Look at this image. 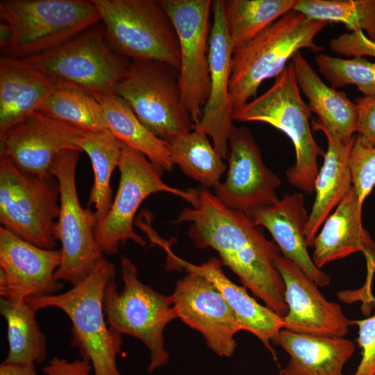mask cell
Masks as SVG:
<instances>
[{"label":"cell","mask_w":375,"mask_h":375,"mask_svg":"<svg viewBox=\"0 0 375 375\" xmlns=\"http://www.w3.org/2000/svg\"><path fill=\"white\" fill-rule=\"evenodd\" d=\"M115 276V265L103 258L85 279L69 290L26 299L37 312L53 307L68 317L72 323L70 344L78 349L81 358L90 362L93 375H122L117 357L122 336L110 329L103 308L106 286Z\"/></svg>","instance_id":"obj_2"},{"label":"cell","mask_w":375,"mask_h":375,"mask_svg":"<svg viewBox=\"0 0 375 375\" xmlns=\"http://www.w3.org/2000/svg\"><path fill=\"white\" fill-rule=\"evenodd\" d=\"M334 53L346 57L375 58V42L362 31L345 33L329 42Z\"/></svg>","instance_id":"obj_37"},{"label":"cell","mask_w":375,"mask_h":375,"mask_svg":"<svg viewBox=\"0 0 375 375\" xmlns=\"http://www.w3.org/2000/svg\"><path fill=\"white\" fill-rule=\"evenodd\" d=\"M247 215L256 226L265 228L281 254L297 265L318 286L330 284L331 277L315 265L308 251L305 231L309 214L302 194H285L276 203Z\"/></svg>","instance_id":"obj_21"},{"label":"cell","mask_w":375,"mask_h":375,"mask_svg":"<svg viewBox=\"0 0 375 375\" xmlns=\"http://www.w3.org/2000/svg\"><path fill=\"white\" fill-rule=\"evenodd\" d=\"M118 189L106 217L97 224L95 238L105 255H114L130 240L144 247L146 240L134 229L137 210L151 194L165 192L183 199L191 206L197 201L196 189L181 190L166 184L163 172L143 154L124 145L118 165Z\"/></svg>","instance_id":"obj_11"},{"label":"cell","mask_w":375,"mask_h":375,"mask_svg":"<svg viewBox=\"0 0 375 375\" xmlns=\"http://www.w3.org/2000/svg\"><path fill=\"white\" fill-rule=\"evenodd\" d=\"M294 68L290 60L275 77L272 85L232 113L233 121L268 124L284 133L295 151V163L286 171L288 182L301 191L315 192L319 157L325 151L315 140L310 112L301 95Z\"/></svg>","instance_id":"obj_4"},{"label":"cell","mask_w":375,"mask_h":375,"mask_svg":"<svg viewBox=\"0 0 375 375\" xmlns=\"http://www.w3.org/2000/svg\"><path fill=\"white\" fill-rule=\"evenodd\" d=\"M329 24L293 10L253 40L235 49L229 85L232 112L256 98L262 82L277 76L301 49L322 51L324 47L315 42V38Z\"/></svg>","instance_id":"obj_3"},{"label":"cell","mask_w":375,"mask_h":375,"mask_svg":"<svg viewBox=\"0 0 375 375\" xmlns=\"http://www.w3.org/2000/svg\"><path fill=\"white\" fill-rule=\"evenodd\" d=\"M94 98L101 106L106 128L121 143L143 154L162 172L172 169L166 142L144 126L122 98L115 93Z\"/></svg>","instance_id":"obj_27"},{"label":"cell","mask_w":375,"mask_h":375,"mask_svg":"<svg viewBox=\"0 0 375 375\" xmlns=\"http://www.w3.org/2000/svg\"><path fill=\"white\" fill-rule=\"evenodd\" d=\"M311 127L325 135L327 151L315 181V198L305 231L308 247H313L324 222L352 188L349 155L354 140L353 137L349 142H344L316 120L311 121Z\"/></svg>","instance_id":"obj_24"},{"label":"cell","mask_w":375,"mask_h":375,"mask_svg":"<svg viewBox=\"0 0 375 375\" xmlns=\"http://www.w3.org/2000/svg\"><path fill=\"white\" fill-rule=\"evenodd\" d=\"M275 265L285 284V329L319 336L348 334L353 320L345 317L340 305L325 299L319 286L289 259L280 255Z\"/></svg>","instance_id":"obj_18"},{"label":"cell","mask_w":375,"mask_h":375,"mask_svg":"<svg viewBox=\"0 0 375 375\" xmlns=\"http://www.w3.org/2000/svg\"><path fill=\"white\" fill-rule=\"evenodd\" d=\"M92 1L117 53L132 61L163 62L179 72L178 37L160 0Z\"/></svg>","instance_id":"obj_7"},{"label":"cell","mask_w":375,"mask_h":375,"mask_svg":"<svg viewBox=\"0 0 375 375\" xmlns=\"http://www.w3.org/2000/svg\"><path fill=\"white\" fill-rule=\"evenodd\" d=\"M208 138L194 129L165 141L174 165L207 189L215 188L227 169Z\"/></svg>","instance_id":"obj_30"},{"label":"cell","mask_w":375,"mask_h":375,"mask_svg":"<svg viewBox=\"0 0 375 375\" xmlns=\"http://www.w3.org/2000/svg\"><path fill=\"white\" fill-rule=\"evenodd\" d=\"M23 58L0 56V135L38 112L58 87Z\"/></svg>","instance_id":"obj_22"},{"label":"cell","mask_w":375,"mask_h":375,"mask_svg":"<svg viewBox=\"0 0 375 375\" xmlns=\"http://www.w3.org/2000/svg\"><path fill=\"white\" fill-rule=\"evenodd\" d=\"M313 247L312 260L320 269L358 251L363 253L367 262H375V242L362 226V207L353 186L324 222Z\"/></svg>","instance_id":"obj_23"},{"label":"cell","mask_w":375,"mask_h":375,"mask_svg":"<svg viewBox=\"0 0 375 375\" xmlns=\"http://www.w3.org/2000/svg\"><path fill=\"white\" fill-rule=\"evenodd\" d=\"M0 375H38L35 365L6 363L0 365Z\"/></svg>","instance_id":"obj_40"},{"label":"cell","mask_w":375,"mask_h":375,"mask_svg":"<svg viewBox=\"0 0 375 375\" xmlns=\"http://www.w3.org/2000/svg\"><path fill=\"white\" fill-rule=\"evenodd\" d=\"M197 201L184 208L175 223L190 224L188 235L199 249L217 252L228 267L265 306L282 317L288 308L285 284L275 265L281 254L276 243L245 213L227 208L207 188L196 189Z\"/></svg>","instance_id":"obj_1"},{"label":"cell","mask_w":375,"mask_h":375,"mask_svg":"<svg viewBox=\"0 0 375 375\" xmlns=\"http://www.w3.org/2000/svg\"><path fill=\"white\" fill-rule=\"evenodd\" d=\"M96 25L49 51L23 59L58 85L76 88L94 97L114 93L132 61L117 53L103 26Z\"/></svg>","instance_id":"obj_8"},{"label":"cell","mask_w":375,"mask_h":375,"mask_svg":"<svg viewBox=\"0 0 375 375\" xmlns=\"http://www.w3.org/2000/svg\"><path fill=\"white\" fill-rule=\"evenodd\" d=\"M0 19L12 31L1 55L26 58L65 42L101 17L92 0H1Z\"/></svg>","instance_id":"obj_6"},{"label":"cell","mask_w":375,"mask_h":375,"mask_svg":"<svg viewBox=\"0 0 375 375\" xmlns=\"http://www.w3.org/2000/svg\"><path fill=\"white\" fill-rule=\"evenodd\" d=\"M35 311L26 301L1 298L0 313L7 324L8 351L4 362L35 365L47 355V342L36 319Z\"/></svg>","instance_id":"obj_28"},{"label":"cell","mask_w":375,"mask_h":375,"mask_svg":"<svg viewBox=\"0 0 375 375\" xmlns=\"http://www.w3.org/2000/svg\"><path fill=\"white\" fill-rule=\"evenodd\" d=\"M160 2L172 20L178 37L181 99L196 126L201 117L210 90L208 46L212 1L160 0Z\"/></svg>","instance_id":"obj_13"},{"label":"cell","mask_w":375,"mask_h":375,"mask_svg":"<svg viewBox=\"0 0 375 375\" xmlns=\"http://www.w3.org/2000/svg\"><path fill=\"white\" fill-rule=\"evenodd\" d=\"M297 0H224L228 34L235 49L247 43L286 13Z\"/></svg>","instance_id":"obj_31"},{"label":"cell","mask_w":375,"mask_h":375,"mask_svg":"<svg viewBox=\"0 0 375 375\" xmlns=\"http://www.w3.org/2000/svg\"><path fill=\"white\" fill-rule=\"evenodd\" d=\"M114 93L128 103L144 126L165 141L194 130L181 101L178 72L165 63L132 61Z\"/></svg>","instance_id":"obj_12"},{"label":"cell","mask_w":375,"mask_h":375,"mask_svg":"<svg viewBox=\"0 0 375 375\" xmlns=\"http://www.w3.org/2000/svg\"><path fill=\"white\" fill-rule=\"evenodd\" d=\"M85 133L37 112L0 135V153L24 173L54 177L58 156L67 149L82 151L76 143Z\"/></svg>","instance_id":"obj_16"},{"label":"cell","mask_w":375,"mask_h":375,"mask_svg":"<svg viewBox=\"0 0 375 375\" xmlns=\"http://www.w3.org/2000/svg\"><path fill=\"white\" fill-rule=\"evenodd\" d=\"M76 144L88 154L92 164L94 183L88 205L94 206L98 224L106 217L113 201L111 176L118 167L124 144L108 130L85 132Z\"/></svg>","instance_id":"obj_29"},{"label":"cell","mask_w":375,"mask_h":375,"mask_svg":"<svg viewBox=\"0 0 375 375\" xmlns=\"http://www.w3.org/2000/svg\"><path fill=\"white\" fill-rule=\"evenodd\" d=\"M357 135L367 146L375 147V95L356 98Z\"/></svg>","instance_id":"obj_38"},{"label":"cell","mask_w":375,"mask_h":375,"mask_svg":"<svg viewBox=\"0 0 375 375\" xmlns=\"http://www.w3.org/2000/svg\"><path fill=\"white\" fill-rule=\"evenodd\" d=\"M38 112L85 132L108 130L99 101L89 93L76 88L59 85Z\"/></svg>","instance_id":"obj_32"},{"label":"cell","mask_w":375,"mask_h":375,"mask_svg":"<svg viewBox=\"0 0 375 375\" xmlns=\"http://www.w3.org/2000/svg\"><path fill=\"white\" fill-rule=\"evenodd\" d=\"M294 10L310 19L342 23L375 42V0H297Z\"/></svg>","instance_id":"obj_33"},{"label":"cell","mask_w":375,"mask_h":375,"mask_svg":"<svg viewBox=\"0 0 375 375\" xmlns=\"http://www.w3.org/2000/svg\"><path fill=\"white\" fill-rule=\"evenodd\" d=\"M291 61L299 90L308 99L310 112L317 116L323 127L349 142L358 131L356 103L344 92L327 85L300 51Z\"/></svg>","instance_id":"obj_26"},{"label":"cell","mask_w":375,"mask_h":375,"mask_svg":"<svg viewBox=\"0 0 375 375\" xmlns=\"http://www.w3.org/2000/svg\"><path fill=\"white\" fill-rule=\"evenodd\" d=\"M81 152L76 149L62 151L53 166L60 192L56 239L61 244V260L55 278L72 286L85 279L105 258L95 238L94 212L83 208L78 195L76 167Z\"/></svg>","instance_id":"obj_10"},{"label":"cell","mask_w":375,"mask_h":375,"mask_svg":"<svg viewBox=\"0 0 375 375\" xmlns=\"http://www.w3.org/2000/svg\"><path fill=\"white\" fill-rule=\"evenodd\" d=\"M212 23L209 38L210 90L201 117L194 129L208 135L224 159L228 156V138L234 126L229 85L234 48L224 15V0L212 3Z\"/></svg>","instance_id":"obj_17"},{"label":"cell","mask_w":375,"mask_h":375,"mask_svg":"<svg viewBox=\"0 0 375 375\" xmlns=\"http://www.w3.org/2000/svg\"><path fill=\"white\" fill-rule=\"evenodd\" d=\"M352 186L360 206L375 186V147L365 145L356 135L349 155Z\"/></svg>","instance_id":"obj_35"},{"label":"cell","mask_w":375,"mask_h":375,"mask_svg":"<svg viewBox=\"0 0 375 375\" xmlns=\"http://www.w3.org/2000/svg\"><path fill=\"white\" fill-rule=\"evenodd\" d=\"M124 283L118 292L115 276L106 286L103 308L110 329L142 342L150 352L148 372L166 366L169 355L165 347L164 331L177 316L171 295L162 294L138 278L135 264L127 257L120 260Z\"/></svg>","instance_id":"obj_5"},{"label":"cell","mask_w":375,"mask_h":375,"mask_svg":"<svg viewBox=\"0 0 375 375\" xmlns=\"http://www.w3.org/2000/svg\"><path fill=\"white\" fill-rule=\"evenodd\" d=\"M280 178L264 163L260 149L250 131L233 126L228 138L226 177L214 194L227 208L248 214L276 203Z\"/></svg>","instance_id":"obj_14"},{"label":"cell","mask_w":375,"mask_h":375,"mask_svg":"<svg viewBox=\"0 0 375 375\" xmlns=\"http://www.w3.org/2000/svg\"><path fill=\"white\" fill-rule=\"evenodd\" d=\"M315 61L320 74L333 88L353 85L363 97L375 95V63L366 58H341L318 53Z\"/></svg>","instance_id":"obj_34"},{"label":"cell","mask_w":375,"mask_h":375,"mask_svg":"<svg viewBox=\"0 0 375 375\" xmlns=\"http://www.w3.org/2000/svg\"><path fill=\"white\" fill-rule=\"evenodd\" d=\"M60 192L55 177L28 174L0 153V222L39 247H56Z\"/></svg>","instance_id":"obj_9"},{"label":"cell","mask_w":375,"mask_h":375,"mask_svg":"<svg viewBox=\"0 0 375 375\" xmlns=\"http://www.w3.org/2000/svg\"><path fill=\"white\" fill-rule=\"evenodd\" d=\"M275 344L289 355L279 375H344L343 368L355 351L344 337L319 336L281 329Z\"/></svg>","instance_id":"obj_25"},{"label":"cell","mask_w":375,"mask_h":375,"mask_svg":"<svg viewBox=\"0 0 375 375\" xmlns=\"http://www.w3.org/2000/svg\"><path fill=\"white\" fill-rule=\"evenodd\" d=\"M42 371L44 375H92V367L89 361L82 358L68 361L55 356Z\"/></svg>","instance_id":"obj_39"},{"label":"cell","mask_w":375,"mask_h":375,"mask_svg":"<svg viewBox=\"0 0 375 375\" xmlns=\"http://www.w3.org/2000/svg\"><path fill=\"white\" fill-rule=\"evenodd\" d=\"M60 260V249L39 247L0 226V269L8 284L6 299L57 294L63 288L55 278Z\"/></svg>","instance_id":"obj_19"},{"label":"cell","mask_w":375,"mask_h":375,"mask_svg":"<svg viewBox=\"0 0 375 375\" xmlns=\"http://www.w3.org/2000/svg\"><path fill=\"white\" fill-rule=\"evenodd\" d=\"M12 38V31L10 27L6 23L0 24V49H4L10 43Z\"/></svg>","instance_id":"obj_41"},{"label":"cell","mask_w":375,"mask_h":375,"mask_svg":"<svg viewBox=\"0 0 375 375\" xmlns=\"http://www.w3.org/2000/svg\"><path fill=\"white\" fill-rule=\"evenodd\" d=\"M160 247L166 253V267L168 269L181 270L186 273L201 275L210 281L235 312L242 331L255 335L276 359L272 347L279 331L284 328L283 317L266 306L261 305L251 297L244 286H240L224 274L219 258H210L206 262L195 265L177 256L172 250L169 242Z\"/></svg>","instance_id":"obj_20"},{"label":"cell","mask_w":375,"mask_h":375,"mask_svg":"<svg viewBox=\"0 0 375 375\" xmlns=\"http://www.w3.org/2000/svg\"><path fill=\"white\" fill-rule=\"evenodd\" d=\"M172 299L177 319L199 332L208 348L220 357L235 353L238 319L217 288L203 276L187 273L177 281Z\"/></svg>","instance_id":"obj_15"},{"label":"cell","mask_w":375,"mask_h":375,"mask_svg":"<svg viewBox=\"0 0 375 375\" xmlns=\"http://www.w3.org/2000/svg\"><path fill=\"white\" fill-rule=\"evenodd\" d=\"M353 324L358 326L357 342L362 358L352 375H375V313L364 319L353 320Z\"/></svg>","instance_id":"obj_36"}]
</instances>
